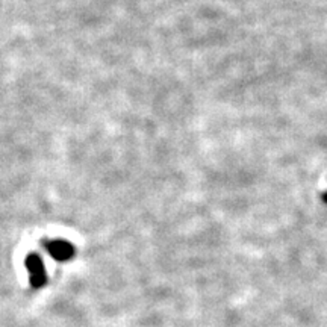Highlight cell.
<instances>
[{
    "instance_id": "6da1fadb",
    "label": "cell",
    "mask_w": 327,
    "mask_h": 327,
    "mask_svg": "<svg viewBox=\"0 0 327 327\" xmlns=\"http://www.w3.org/2000/svg\"><path fill=\"white\" fill-rule=\"evenodd\" d=\"M26 265H27V270L30 273V282L33 286H41L44 285L46 282V271H44V265L41 262V259L38 256H35V254H30L26 259Z\"/></svg>"
},
{
    "instance_id": "7a4b0ae2",
    "label": "cell",
    "mask_w": 327,
    "mask_h": 327,
    "mask_svg": "<svg viewBox=\"0 0 327 327\" xmlns=\"http://www.w3.org/2000/svg\"><path fill=\"white\" fill-rule=\"evenodd\" d=\"M46 247H47V251L58 261H67L73 256V253H75V248H73V245L67 241H52Z\"/></svg>"
},
{
    "instance_id": "3957f363",
    "label": "cell",
    "mask_w": 327,
    "mask_h": 327,
    "mask_svg": "<svg viewBox=\"0 0 327 327\" xmlns=\"http://www.w3.org/2000/svg\"><path fill=\"white\" fill-rule=\"evenodd\" d=\"M321 197H323V202L327 203V191H324V193L321 194Z\"/></svg>"
}]
</instances>
